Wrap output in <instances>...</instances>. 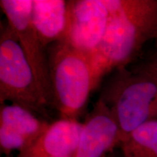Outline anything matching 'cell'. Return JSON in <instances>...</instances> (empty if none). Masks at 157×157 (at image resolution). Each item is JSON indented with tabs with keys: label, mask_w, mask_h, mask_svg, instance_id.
<instances>
[{
	"label": "cell",
	"mask_w": 157,
	"mask_h": 157,
	"mask_svg": "<svg viewBox=\"0 0 157 157\" xmlns=\"http://www.w3.org/2000/svg\"><path fill=\"white\" fill-rule=\"evenodd\" d=\"M109 21L93 62L98 77L127 68L157 38V0H105Z\"/></svg>",
	"instance_id": "6da1fadb"
},
{
	"label": "cell",
	"mask_w": 157,
	"mask_h": 157,
	"mask_svg": "<svg viewBox=\"0 0 157 157\" xmlns=\"http://www.w3.org/2000/svg\"><path fill=\"white\" fill-rule=\"evenodd\" d=\"M53 107L60 119L78 120L101 80L93 58L63 40L48 48Z\"/></svg>",
	"instance_id": "7a4b0ae2"
},
{
	"label": "cell",
	"mask_w": 157,
	"mask_h": 157,
	"mask_svg": "<svg viewBox=\"0 0 157 157\" xmlns=\"http://www.w3.org/2000/svg\"><path fill=\"white\" fill-rule=\"evenodd\" d=\"M100 97L117 119L121 141L144 124L157 119V79L135 68L114 71Z\"/></svg>",
	"instance_id": "3957f363"
},
{
	"label": "cell",
	"mask_w": 157,
	"mask_h": 157,
	"mask_svg": "<svg viewBox=\"0 0 157 157\" xmlns=\"http://www.w3.org/2000/svg\"><path fill=\"white\" fill-rule=\"evenodd\" d=\"M17 104L48 117V106L39 90L34 73L8 23H1L0 103Z\"/></svg>",
	"instance_id": "277c9868"
},
{
	"label": "cell",
	"mask_w": 157,
	"mask_h": 157,
	"mask_svg": "<svg viewBox=\"0 0 157 157\" xmlns=\"http://www.w3.org/2000/svg\"><path fill=\"white\" fill-rule=\"evenodd\" d=\"M32 3L33 0H1L0 6L34 71L43 99L48 107H53L48 48L33 24Z\"/></svg>",
	"instance_id": "5b68a950"
},
{
	"label": "cell",
	"mask_w": 157,
	"mask_h": 157,
	"mask_svg": "<svg viewBox=\"0 0 157 157\" xmlns=\"http://www.w3.org/2000/svg\"><path fill=\"white\" fill-rule=\"evenodd\" d=\"M68 24L64 41L93 58L105 36L109 10L105 0H68Z\"/></svg>",
	"instance_id": "8992f818"
},
{
	"label": "cell",
	"mask_w": 157,
	"mask_h": 157,
	"mask_svg": "<svg viewBox=\"0 0 157 157\" xmlns=\"http://www.w3.org/2000/svg\"><path fill=\"white\" fill-rule=\"evenodd\" d=\"M121 132L109 105L100 97L83 123L72 157H105L121 142Z\"/></svg>",
	"instance_id": "52a82bcc"
},
{
	"label": "cell",
	"mask_w": 157,
	"mask_h": 157,
	"mask_svg": "<svg viewBox=\"0 0 157 157\" xmlns=\"http://www.w3.org/2000/svg\"><path fill=\"white\" fill-rule=\"evenodd\" d=\"M50 123L17 104H1V154L9 157L13 152L20 153L28 148L48 129Z\"/></svg>",
	"instance_id": "ba28073f"
},
{
	"label": "cell",
	"mask_w": 157,
	"mask_h": 157,
	"mask_svg": "<svg viewBox=\"0 0 157 157\" xmlns=\"http://www.w3.org/2000/svg\"><path fill=\"white\" fill-rule=\"evenodd\" d=\"M83 123L78 120L59 119L31 146L15 157L72 156L77 146Z\"/></svg>",
	"instance_id": "9c48e42d"
},
{
	"label": "cell",
	"mask_w": 157,
	"mask_h": 157,
	"mask_svg": "<svg viewBox=\"0 0 157 157\" xmlns=\"http://www.w3.org/2000/svg\"><path fill=\"white\" fill-rule=\"evenodd\" d=\"M68 1L33 0L31 18L41 42L50 45L64 40L68 24Z\"/></svg>",
	"instance_id": "30bf717a"
},
{
	"label": "cell",
	"mask_w": 157,
	"mask_h": 157,
	"mask_svg": "<svg viewBox=\"0 0 157 157\" xmlns=\"http://www.w3.org/2000/svg\"><path fill=\"white\" fill-rule=\"evenodd\" d=\"M119 148L122 157H157V119L133 131Z\"/></svg>",
	"instance_id": "8fae6325"
},
{
	"label": "cell",
	"mask_w": 157,
	"mask_h": 157,
	"mask_svg": "<svg viewBox=\"0 0 157 157\" xmlns=\"http://www.w3.org/2000/svg\"><path fill=\"white\" fill-rule=\"evenodd\" d=\"M135 68L150 74L157 79V51L150 55L144 61Z\"/></svg>",
	"instance_id": "7c38bea8"
},
{
	"label": "cell",
	"mask_w": 157,
	"mask_h": 157,
	"mask_svg": "<svg viewBox=\"0 0 157 157\" xmlns=\"http://www.w3.org/2000/svg\"><path fill=\"white\" fill-rule=\"evenodd\" d=\"M105 157H122V156H121L120 151H119V153L116 152L115 150H114L113 151H112L111 153H110V154H108Z\"/></svg>",
	"instance_id": "4fadbf2b"
},
{
	"label": "cell",
	"mask_w": 157,
	"mask_h": 157,
	"mask_svg": "<svg viewBox=\"0 0 157 157\" xmlns=\"http://www.w3.org/2000/svg\"><path fill=\"white\" fill-rule=\"evenodd\" d=\"M155 44H156V51H157V38L155 39Z\"/></svg>",
	"instance_id": "5bb4252c"
},
{
	"label": "cell",
	"mask_w": 157,
	"mask_h": 157,
	"mask_svg": "<svg viewBox=\"0 0 157 157\" xmlns=\"http://www.w3.org/2000/svg\"><path fill=\"white\" fill-rule=\"evenodd\" d=\"M66 157H72V156H66Z\"/></svg>",
	"instance_id": "9a60e30c"
}]
</instances>
